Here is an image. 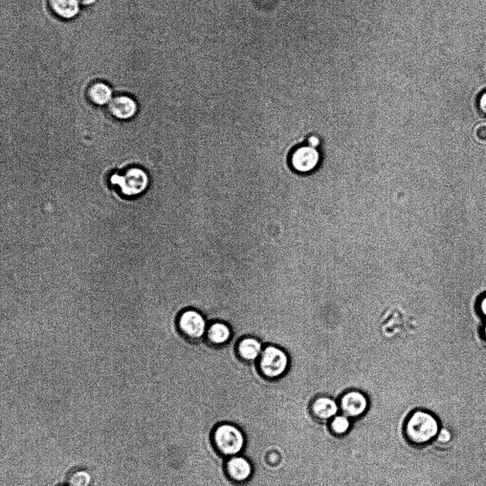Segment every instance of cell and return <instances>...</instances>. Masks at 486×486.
<instances>
[{
  "instance_id": "cb8c5ba5",
  "label": "cell",
  "mask_w": 486,
  "mask_h": 486,
  "mask_svg": "<svg viewBox=\"0 0 486 486\" xmlns=\"http://www.w3.org/2000/svg\"><path fill=\"white\" fill-rule=\"evenodd\" d=\"M56 486H70V485L68 483H66V484L60 483V484L57 485Z\"/></svg>"
},
{
  "instance_id": "30bf717a",
  "label": "cell",
  "mask_w": 486,
  "mask_h": 486,
  "mask_svg": "<svg viewBox=\"0 0 486 486\" xmlns=\"http://www.w3.org/2000/svg\"><path fill=\"white\" fill-rule=\"evenodd\" d=\"M261 342L253 337L241 339L236 346V353L239 359L247 363L258 361L263 351Z\"/></svg>"
},
{
  "instance_id": "3957f363",
  "label": "cell",
  "mask_w": 486,
  "mask_h": 486,
  "mask_svg": "<svg viewBox=\"0 0 486 486\" xmlns=\"http://www.w3.org/2000/svg\"><path fill=\"white\" fill-rule=\"evenodd\" d=\"M257 364L262 377L273 381L281 379L289 371L290 358L282 348L268 345L263 349Z\"/></svg>"
},
{
  "instance_id": "277c9868",
  "label": "cell",
  "mask_w": 486,
  "mask_h": 486,
  "mask_svg": "<svg viewBox=\"0 0 486 486\" xmlns=\"http://www.w3.org/2000/svg\"><path fill=\"white\" fill-rule=\"evenodd\" d=\"M208 325L203 315L195 309L181 312L176 319V328L188 341L195 343L205 337Z\"/></svg>"
},
{
  "instance_id": "52a82bcc",
  "label": "cell",
  "mask_w": 486,
  "mask_h": 486,
  "mask_svg": "<svg viewBox=\"0 0 486 486\" xmlns=\"http://www.w3.org/2000/svg\"><path fill=\"white\" fill-rule=\"evenodd\" d=\"M338 405L343 414L350 418H357L367 410L369 400L362 391L350 389L342 395Z\"/></svg>"
},
{
  "instance_id": "ac0fdd59",
  "label": "cell",
  "mask_w": 486,
  "mask_h": 486,
  "mask_svg": "<svg viewBox=\"0 0 486 486\" xmlns=\"http://www.w3.org/2000/svg\"><path fill=\"white\" fill-rule=\"evenodd\" d=\"M306 144L312 147L318 148L321 144V138L316 135L308 136V137H307Z\"/></svg>"
},
{
  "instance_id": "7402d4cb",
  "label": "cell",
  "mask_w": 486,
  "mask_h": 486,
  "mask_svg": "<svg viewBox=\"0 0 486 486\" xmlns=\"http://www.w3.org/2000/svg\"><path fill=\"white\" fill-rule=\"evenodd\" d=\"M97 1V0H79L80 3L85 6H92Z\"/></svg>"
},
{
  "instance_id": "ba28073f",
  "label": "cell",
  "mask_w": 486,
  "mask_h": 486,
  "mask_svg": "<svg viewBox=\"0 0 486 486\" xmlns=\"http://www.w3.org/2000/svg\"><path fill=\"white\" fill-rule=\"evenodd\" d=\"M225 472L229 479L236 483H244L251 479L254 468L251 461L240 455L228 458Z\"/></svg>"
},
{
  "instance_id": "8992f818",
  "label": "cell",
  "mask_w": 486,
  "mask_h": 486,
  "mask_svg": "<svg viewBox=\"0 0 486 486\" xmlns=\"http://www.w3.org/2000/svg\"><path fill=\"white\" fill-rule=\"evenodd\" d=\"M321 155L318 148L308 145L295 148L290 156V165L292 169L299 173L312 172L318 166Z\"/></svg>"
},
{
  "instance_id": "7a4b0ae2",
  "label": "cell",
  "mask_w": 486,
  "mask_h": 486,
  "mask_svg": "<svg viewBox=\"0 0 486 486\" xmlns=\"http://www.w3.org/2000/svg\"><path fill=\"white\" fill-rule=\"evenodd\" d=\"M438 432L437 419L432 414L424 411L414 412L405 426L407 438L411 443L418 446L429 443Z\"/></svg>"
},
{
  "instance_id": "2e32d148",
  "label": "cell",
  "mask_w": 486,
  "mask_h": 486,
  "mask_svg": "<svg viewBox=\"0 0 486 486\" xmlns=\"http://www.w3.org/2000/svg\"><path fill=\"white\" fill-rule=\"evenodd\" d=\"M349 417L344 414L336 415L330 420V430L335 435L343 436L350 429L351 422Z\"/></svg>"
},
{
  "instance_id": "d6986e66",
  "label": "cell",
  "mask_w": 486,
  "mask_h": 486,
  "mask_svg": "<svg viewBox=\"0 0 486 486\" xmlns=\"http://www.w3.org/2000/svg\"><path fill=\"white\" fill-rule=\"evenodd\" d=\"M478 309L480 314L486 318V294H484L478 302Z\"/></svg>"
},
{
  "instance_id": "4fadbf2b",
  "label": "cell",
  "mask_w": 486,
  "mask_h": 486,
  "mask_svg": "<svg viewBox=\"0 0 486 486\" xmlns=\"http://www.w3.org/2000/svg\"><path fill=\"white\" fill-rule=\"evenodd\" d=\"M48 3L52 12L63 19H74L80 11L79 0H48Z\"/></svg>"
},
{
  "instance_id": "603a6c76",
  "label": "cell",
  "mask_w": 486,
  "mask_h": 486,
  "mask_svg": "<svg viewBox=\"0 0 486 486\" xmlns=\"http://www.w3.org/2000/svg\"><path fill=\"white\" fill-rule=\"evenodd\" d=\"M481 335L484 342L486 343V324L483 326L482 329Z\"/></svg>"
},
{
  "instance_id": "5bb4252c",
  "label": "cell",
  "mask_w": 486,
  "mask_h": 486,
  "mask_svg": "<svg viewBox=\"0 0 486 486\" xmlns=\"http://www.w3.org/2000/svg\"><path fill=\"white\" fill-rule=\"evenodd\" d=\"M87 95L93 104L103 106L112 100L113 93L108 84L98 81L88 87Z\"/></svg>"
},
{
  "instance_id": "ffe728a7",
  "label": "cell",
  "mask_w": 486,
  "mask_h": 486,
  "mask_svg": "<svg viewBox=\"0 0 486 486\" xmlns=\"http://www.w3.org/2000/svg\"><path fill=\"white\" fill-rule=\"evenodd\" d=\"M476 136L481 142H486V126H480L476 130Z\"/></svg>"
},
{
  "instance_id": "9c48e42d",
  "label": "cell",
  "mask_w": 486,
  "mask_h": 486,
  "mask_svg": "<svg viewBox=\"0 0 486 486\" xmlns=\"http://www.w3.org/2000/svg\"><path fill=\"white\" fill-rule=\"evenodd\" d=\"M109 112L119 120L134 118L138 112V105L134 99L128 96H118L108 104Z\"/></svg>"
},
{
  "instance_id": "5b68a950",
  "label": "cell",
  "mask_w": 486,
  "mask_h": 486,
  "mask_svg": "<svg viewBox=\"0 0 486 486\" xmlns=\"http://www.w3.org/2000/svg\"><path fill=\"white\" fill-rule=\"evenodd\" d=\"M112 184L120 188L122 194L128 197L138 196L148 188L150 179L148 173L140 168H131L121 175H115Z\"/></svg>"
},
{
  "instance_id": "7c38bea8",
  "label": "cell",
  "mask_w": 486,
  "mask_h": 486,
  "mask_svg": "<svg viewBox=\"0 0 486 486\" xmlns=\"http://www.w3.org/2000/svg\"><path fill=\"white\" fill-rule=\"evenodd\" d=\"M232 331L230 327L225 322H214L208 325L205 340L213 347H222L231 340Z\"/></svg>"
},
{
  "instance_id": "d4e9b609",
  "label": "cell",
  "mask_w": 486,
  "mask_h": 486,
  "mask_svg": "<svg viewBox=\"0 0 486 486\" xmlns=\"http://www.w3.org/2000/svg\"><path fill=\"white\" fill-rule=\"evenodd\" d=\"M411 330H412V329H411ZM413 333H414V331H413ZM414 335H415V333H414ZM415 336H416V335H415ZM416 337H417V336H416ZM418 340H419V339H418ZM419 341H421V340H419ZM422 344H423V342H422Z\"/></svg>"
},
{
  "instance_id": "6da1fadb",
  "label": "cell",
  "mask_w": 486,
  "mask_h": 486,
  "mask_svg": "<svg viewBox=\"0 0 486 486\" xmlns=\"http://www.w3.org/2000/svg\"><path fill=\"white\" fill-rule=\"evenodd\" d=\"M212 445L218 454L226 458L239 455L246 446L244 432L232 423L218 425L212 434Z\"/></svg>"
},
{
  "instance_id": "44dd1931",
  "label": "cell",
  "mask_w": 486,
  "mask_h": 486,
  "mask_svg": "<svg viewBox=\"0 0 486 486\" xmlns=\"http://www.w3.org/2000/svg\"><path fill=\"white\" fill-rule=\"evenodd\" d=\"M479 107L481 110V112L486 115V95H485L482 98L480 99V103H479Z\"/></svg>"
},
{
  "instance_id": "8fae6325",
  "label": "cell",
  "mask_w": 486,
  "mask_h": 486,
  "mask_svg": "<svg viewBox=\"0 0 486 486\" xmlns=\"http://www.w3.org/2000/svg\"><path fill=\"white\" fill-rule=\"evenodd\" d=\"M339 405L332 398L321 396L316 398L311 407L312 414L321 421L331 420L338 415Z\"/></svg>"
},
{
  "instance_id": "9a60e30c",
  "label": "cell",
  "mask_w": 486,
  "mask_h": 486,
  "mask_svg": "<svg viewBox=\"0 0 486 486\" xmlns=\"http://www.w3.org/2000/svg\"><path fill=\"white\" fill-rule=\"evenodd\" d=\"M66 480L70 486H92L93 483L91 473L82 468L72 470Z\"/></svg>"
},
{
  "instance_id": "e0dca14e",
  "label": "cell",
  "mask_w": 486,
  "mask_h": 486,
  "mask_svg": "<svg viewBox=\"0 0 486 486\" xmlns=\"http://www.w3.org/2000/svg\"><path fill=\"white\" fill-rule=\"evenodd\" d=\"M437 440L441 444H447L451 439V434L447 429L441 430L437 436Z\"/></svg>"
}]
</instances>
